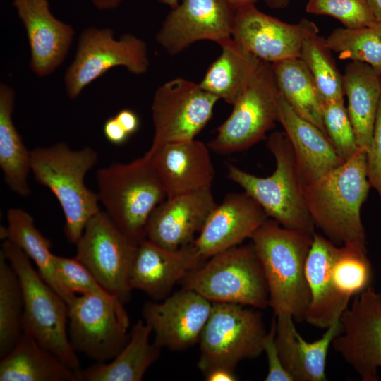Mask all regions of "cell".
<instances>
[{
  "label": "cell",
  "instance_id": "obj_31",
  "mask_svg": "<svg viewBox=\"0 0 381 381\" xmlns=\"http://www.w3.org/2000/svg\"><path fill=\"white\" fill-rule=\"evenodd\" d=\"M15 104L13 89L0 84V167L10 189L21 197L30 195L28 179L30 151L23 143L12 119Z\"/></svg>",
  "mask_w": 381,
  "mask_h": 381
},
{
  "label": "cell",
  "instance_id": "obj_35",
  "mask_svg": "<svg viewBox=\"0 0 381 381\" xmlns=\"http://www.w3.org/2000/svg\"><path fill=\"white\" fill-rule=\"evenodd\" d=\"M325 42L318 34L303 43L301 59L310 71L322 102L344 99L342 75Z\"/></svg>",
  "mask_w": 381,
  "mask_h": 381
},
{
  "label": "cell",
  "instance_id": "obj_39",
  "mask_svg": "<svg viewBox=\"0 0 381 381\" xmlns=\"http://www.w3.org/2000/svg\"><path fill=\"white\" fill-rule=\"evenodd\" d=\"M54 265L58 279L68 292L118 298L108 293L75 257L70 258L55 255Z\"/></svg>",
  "mask_w": 381,
  "mask_h": 381
},
{
  "label": "cell",
  "instance_id": "obj_47",
  "mask_svg": "<svg viewBox=\"0 0 381 381\" xmlns=\"http://www.w3.org/2000/svg\"><path fill=\"white\" fill-rule=\"evenodd\" d=\"M235 9L250 5L255 4L257 0H226Z\"/></svg>",
  "mask_w": 381,
  "mask_h": 381
},
{
  "label": "cell",
  "instance_id": "obj_27",
  "mask_svg": "<svg viewBox=\"0 0 381 381\" xmlns=\"http://www.w3.org/2000/svg\"><path fill=\"white\" fill-rule=\"evenodd\" d=\"M151 327L139 320L126 344L109 362L95 363L78 373V381H140L159 358L160 348L150 343Z\"/></svg>",
  "mask_w": 381,
  "mask_h": 381
},
{
  "label": "cell",
  "instance_id": "obj_48",
  "mask_svg": "<svg viewBox=\"0 0 381 381\" xmlns=\"http://www.w3.org/2000/svg\"><path fill=\"white\" fill-rule=\"evenodd\" d=\"M266 4L272 8H285L289 0H265Z\"/></svg>",
  "mask_w": 381,
  "mask_h": 381
},
{
  "label": "cell",
  "instance_id": "obj_13",
  "mask_svg": "<svg viewBox=\"0 0 381 381\" xmlns=\"http://www.w3.org/2000/svg\"><path fill=\"white\" fill-rule=\"evenodd\" d=\"M75 245V258L108 293L126 303L131 291L129 272L138 245L101 210L88 221Z\"/></svg>",
  "mask_w": 381,
  "mask_h": 381
},
{
  "label": "cell",
  "instance_id": "obj_24",
  "mask_svg": "<svg viewBox=\"0 0 381 381\" xmlns=\"http://www.w3.org/2000/svg\"><path fill=\"white\" fill-rule=\"evenodd\" d=\"M277 121L291 145L303 184L322 178L344 162L328 136L298 115L280 92Z\"/></svg>",
  "mask_w": 381,
  "mask_h": 381
},
{
  "label": "cell",
  "instance_id": "obj_42",
  "mask_svg": "<svg viewBox=\"0 0 381 381\" xmlns=\"http://www.w3.org/2000/svg\"><path fill=\"white\" fill-rule=\"evenodd\" d=\"M103 133L105 138L109 143L116 145L123 144L130 136L115 116L109 118L105 121L103 126Z\"/></svg>",
  "mask_w": 381,
  "mask_h": 381
},
{
  "label": "cell",
  "instance_id": "obj_20",
  "mask_svg": "<svg viewBox=\"0 0 381 381\" xmlns=\"http://www.w3.org/2000/svg\"><path fill=\"white\" fill-rule=\"evenodd\" d=\"M13 5L27 34L31 71L40 78L51 75L68 54L73 27L52 14L48 0H13Z\"/></svg>",
  "mask_w": 381,
  "mask_h": 381
},
{
  "label": "cell",
  "instance_id": "obj_49",
  "mask_svg": "<svg viewBox=\"0 0 381 381\" xmlns=\"http://www.w3.org/2000/svg\"><path fill=\"white\" fill-rule=\"evenodd\" d=\"M159 2L169 6L171 9L176 8L179 4V0H157Z\"/></svg>",
  "mask_w": 381,
  "mask_h": 381
},
{
  "label": "cell",
  "instance_id": "obj_30",
  "mask_svg": "<svg viewBox=\"0 0 381 381\" xmlns=\"http://www.w3.org/2000/svg\"><path fill=\"white\" fill-rule=\"evenodd\" d=\"M1 238L8 240L21 249L35 264L43 279L67 303L75 294L68 292L58 279L51 241L36 227L32 217L25 210L13 207L7 212V226L1 229Z\"/></svg>",
  "mask_w": 381,
  "mask_h": 381
},
{
  "label": "cell",
  "instance_id": "obj_45",
  "mask_svg": "<svg viewBox=\"0 0 381 381\" xmlns=\"http://www.w3.org/2000/svg\"><path fill=\"white\" fill-rule=\"evenodd\" d=\"M99 10L110 11L116 8L123 0H90Z\"/></svg>",
  "mask_w": 381,
  "mask_h": 381
},
{
  "label": "cell",
  "instance_id": "obj_5",
  "mask_svg": "<svg viewBox=\"0 0 381 381\" xmlns=\"http://www.w3.org/2000/svg\"><path fill=\"white\" fill-rule=\"evenodd\" d=\"M267 145L276 167L267 177H260L228 164V178L241 187L264 210L268 217L282 226L315 233V224L307 209L291 145L285 132H274Z\"/></svg>",
  "mask_w": 381,
  "mask_h": 381
},
{
  "label": "cell",
  "instance_id": "obj_17",
  "mask_svg": "<svg viewBox=\"0 0 381 381\" xmlns=\"http://www.w3.org/2000/svg\"><path fill=\"white\" fill-rule=\"evenodd\" d=\"M212 303L197 292L183 288L161 302L143 306V320L155 335L159 348L183 350L200 340Z\"/></svg>",
  "mask_w": 381,
  "mask_h": 381
},
{
  "label": "cell",
  "instance_id": "obj_41",
  "mask_svg": "<svg viewBox=\"0 0 381 381\" xmlns=\"http://www.w3.org/2000/svg\"><path fill=\"white\" fill-rule=\"evenodd\" d=\"M276 318H273L270 329L263 341V351L267 360L268 370L266 381H294L284 368L276 344Z\"/></svg>",
  "mask_w": 381,
  "mask_h": 381
},
{
  "label": "cell",
  "instance_id": "obj_8",
  "mask_svg": "<svg viewBox=\"0 0 381 381\" xmlns=\"http://www.w3.org/2000/svg\"><path fill=\"white\" fill-rule=\"evenodd\" d=\"M267 332L260 312L236 303H212L199 340L198 368L203 374L215 367L234 370L240 361L260 356Z\"/></svg>",
  "mask_w": 381,
  "mask_h": 381
},
{
  "label": "cell",
  "instance_id": "obj_12",
  "mask_svg": "<svg viewBox=\"0 0 381 381\" xmlns=\"http://www.w3.org/2000/svg\"><path fill=\"white\" fill-rule=\"evenodd\" d=\"M219 99L202 90L199 83L183 78L162 84L153 97L154 137L146 153L167 143L195 139L211 119Z\"/></svg>",
  "mask_w": 381,
  "mask_h": 381
},
{
  "label": "cell",
  "instance_id": "obj_11",
  "mask_svg": "<svg viewBox=\"0 0 381 381\" xmlns=\"http://www.w3.org/2000/svg\"><path fill=\"white\" fill-rule=\"evenodd\" d=\"M119 298L87 294L68 305V334L77 353L95 363L109 362L128 341L130 322Z\"/></svg>",
  "mask_w": 381,
  "mask_h": 381
},
{
  "label": "cell",
  "instance_id": "obj_7",
  "mask_svg": "<svg viewBox=\"0 0 381 381\" xmlns=\"http://www.w3.org/2000/svg\"><path fill=\"white\" fill-rule=\"evenodd\" d=\"M212 303H229L255 308L269 306L263 270L252 243L218 253L181 280Z\"/></svg>",
  "mask_w": 381,
  "mask_h": 381
},
{
  "label": "cell",
  "instance_id": "obj_44",
  "mask_svg": "<svg viewBox=\"0 0 381 381\" xmlns=\"http://www.w3.org/2000/svg\"><path fill=\"white\" fill-rule=\"evenodd\" d=\"M207 381H234L238 377L234 370L226 367H215L204 373Z\"/></svg>",
  "mask_w": 381,
  "mask_h": 381
},
{
  "label": "cell",
  "instance_id": "obj_26",
  "mask_svg": "<svg viewBox=\"0 0 381 381\" xmlns=\"http://www.w3.org/2000/svg\"><path fill=\"white\" fill-rule=\"evenodd\" d=\"M342 83L358 145L367 151L381 97V75L365 63L351 61L345 68Z\"/></svg>",
  "mask_w": 381,
  "mask_h": 381
},
{
  "label": "cell",
  "instance_id": "obj_25",
  "mask_svg": "<svg viewBox=\"0 0 381 381\" xmlns=\"http://www.w3.org/2000/svg\"><path fill=\"white\" fill-rule=\"evenodd\" d=\"M276 318V344L286 370L294 381L327 380L325 368L329 349L341 329L340 319L327 328L319 339L308 342L298 332L291 315Z\"/></svg>",
  "mask_w": 381,
  "mask_h": 381
},
{
  "label": "cell",
  "instance_id": "obj_14",
  "mask_svg": "<svg viewBox=\"0 0 381 381\" xmlns=\"http://www.w3.org/2000/svg\"><path fill=\"white\" fill-rule=\"evenodd\" d=\"M332 343L362 381H379L381 368V293L372 286L355 296L340 317Z\"/></svg>",
  "mask_w": 381,
  "mask_h": 381
},
{
  "label": "cell",
  "instance_id": "obj_9",
  "mask_svg": "<svg viewBox=\"0 0 381 381\" xmlns=\"http://www.w3.org/2000/svg\"><path fill=\"white\" fill-rule=\"evenodd\" d=\"M117 66L135 75L145 73L149 68L146 43L130 33L116 39L109 28L83 30L75 57L64 75L68 97L76 99L87 85Z\"/></svg>",
  "mask_w": 381,
  "mask_h": 381
},
{
  "label": "cell",
  "instance_id": "obj_46",
  "mask_svg": "<svg viewBox=\"0 0 381 381\" xmlns=\"http://www.w3.org/2000/svg\"><path fill=\"white\" fill-rule=\"evenodd\" d=\"M376 21L381 22V0H367Z\"/></svg>",
  "mask_w": 381,
  "mask_h": 381
},
{
  "label": "cell",
  "instance_id": "obj_19",
  "mask_svg": "<svg viewBox=\"0 0 381 381\" xmlns=\"http://www.w3.org/2000/svg\"><path fill=\"white\" fill-rule=\"evenodd\" d=\"M202 261L193 242L169 249L146 238L137 246L129 272V287L145 292L154 301H162L176 283Z\"/></svg>",
  "mask_w": 381,
  "mask_h": 381
},
{
  "label": "cell",
  "instance_id": "obj_22",
  "mask_svg": "<svg viewBox=\"0 0 381 381\" xmlns=\"http://www.w3.org/2000/svg\"><path fill=\"white\" fill-rule=\"evenodd\" d=\"M216 205L212 189L166 198L149 217L146 238L169 249L188 245Z\"/></svg>",
  "mask_w": 381,
  "mask_h": 381
},
{
  "label": "cell",
  "instance_id": "obj_29",
  "mask_svg": "<svg viewBox=\"0 0 381 381\" xmlns=\"http://www.w3.org/2000/svg\"><path fill=\"white\" fill-rule=\"evenodd\" d=\"M220 46V55L210 64L199 85L233 105L247 87L262 61L232 37Z\"/></svg>",
  "mask_w": 381,
  "mask_h": 381
},
{
  "label": "cell",
  "instance_id": "obj_15",
  "mask_svg": "<svg viewBox=\"0 0 381 381\" xmlns=\"http://www.w3.org/2000/svg\"><path fill=\"white\" fill-rule=\"evenodd\" d=\"M318 31L308 19L285 23L250 4L236 9L232 38L260 60L272 64L301 57L304 42Z\"/></svg>",
  "mask_w": 381,
  "mask_h": 381
},
{
  "label": "cell",
  "instance_id": "obj_37",
  "mask_svg": "<svg viewBox=\"0 0 381 381\" xmlns=\"http://www.w3.org/2000/svg\"><path fill=\"white\" fill-rule=\"evenodd\" d=\"M322 119L328 138L344 162L360 149L344 99L323 103Z\"/></svg>",
  "mask_w": 381,
  "mask_h": 381
},
{
  "label": "cell",
  "instance_id": "obj_33",
  "mask_svg": "<svg viewBox=\"0 0 381 381\" xmlns=\"http://www.w3.org/2000/svg\"><path fill=\"white\" fill-rule=\"evenodd\" d=\"M24 301L21 285L15 270L0 252V358L16 345L23 332Z\"/></svg>",
  "mask_w": 381,
  "mask_h": 381
},
{
  "label": "cell",
  "instance_id": "obj_18",
  "mask_svg": "<svg viewBox=\"0 0 381 381\" xmlns=\"http://www.w3.org/2000/svg\"><path fill=\"white\" fill-rule=\"evenodd\" d=\"M268 218L246 192L229 193L211 212L193 245L204 261L250 238Z\"/></svg>",
  "mask_w": 381,
  "mask_h": 381
},
{
  "label": "cell",
  "instance_id": "obj_28",
  "mask_svg": "<svg viewBox=\"0 0 381 381\" xmlns=\"http://www.w3.org/2000/svg\"><path fill=\"white\" fill-rule=\"evenodd\" d=\"M0 381H78V374L23 332L0 361Z\"/></svg>",
  "mask_w": 381,
  "mask_h": 381
},
{
  "label": "cell",
  "instance_id": "obj_21",
  "mask_svg": "<svg viewBox=\"0 0 381 381\" xmlns=\"http://www.w3.org/2000/svg\"><path fill=\"white\" fill-rule=\"evenodd\" d=\"M209 147L195 139L164 144L144 155L158 176L167 198L212 189L214 169Z\"/></svg>",
  "mask_w": 381,
  "mask_h": 381
},
{
  "label": "cell",
  "instance_id": "obj_4",
  "mask_svg": "<svg viewBox=\"0 0 381 381\" xmlns=\"http://www.w3.org/2000/svg\"><path fill=\"white\" fill-rule=\"evenodd\" d=\"M99 202L113 223L133 243L146 239V226L167 195L149 158L114 162L97 172Z\"/></svg>",
  "mask_w": 381,
  "mask_h": 381
},
{
  "label": "cell",
  "instance_id": "obj_3",
  "mask_svg": "<svg viewBox=\"0 0 381 381\" xmlns=\"http://www.w3.org/2000/svg\"><path fill=\"white\" fill-rule=\"evenodd\" d=\"M97 161L98 154L92 147L76 150L64 142L30 151V170L35 181L56 198L65 218L64 234L73 244L80 239L88 221L100 211L97 193L84 181Z\"/></svg>",
  "mask_w": 381,
  "mask_h": 381
},
{
  "label": "cell",
  "instance_id": "obj_1",
  "mask_svg": "<svg viewBox=\"0 0 381 381\" xmlns=\"http://www.w3.org/2000/svg\"><path fill=\"white\" fill-rule=\"evenodd\" d=\"M370 187L362 148L322 178L302 185L307 209L325 236L337 246L365 249L361 211Z\"/></svg>",
  "mask_w": 381,
  "mask_h": 381
},
{
  "label": "cell",
  "instance_id": "obj_16",
  "mask_svg": "<svg viewBox=\"0 0 381 381\" xmlns=\"http://www.w3.org/2000/svg\"><path fill=\"white\" fill-rule=\"evenodd\" d=\"M235 11L226 0H183L168 14L155 39L171 55L200 40L220 45L232 37Z\"/></svg>",
  "mask_w": 381,
  "mask_h": 381
},
{
  "label": "cell",
  "instance_id": "obj_10",
  "mask_svg": "<svg viewBox=\"0 0 381 381\" xmlns=\"http://www.w3.org/2000/svg\"><path fill=\"white\" fill-rule=\"evenodd\" d=\"M279 96L272 64L262 61L208 147L216 153L231 154L265 139L277 121Z\"/></svg>",
  "mask_w": 381,
  "mask_h": 381
},
{
  "label": "cell",
  "instance_id": "obj_34",
  "mask_svg": "<svg viewBox=\"0 0 381 381\" xmlns=\"http://www.w3.org/2000/svg\"><path fill=\"white\" fill-rule=\"evenodd\" d=\"M325 42L341 59L365 63L381 75V22L358 28H337Z\"/></svg>",
  "mask_w": 381,
  "mask_h": 381
},
{
  "label": "cell",
  "instance_id": "obj_43",
  "mask_svg": "<svg viewBox=\"0 0 381 381\" xmlns=\"http://www.w3.org/2000/svg\"><path fill=\"white\" fill-rule=\"evenodd\" d=\"M115 117L129 135L135 133L139 128V118L131 109H121L115 115Z\"/></svg>",
  "mask_w": 381,
  "mask_h": 381
},
{
  "label": "cell",
  "instance_id": "obj_38",
  "mask_svg": "<svg viewBox=\"0 0 381 381\" xmlns=\"http://www.w3.org/2000/svg\"><path fill=\"white\" fill-rule=\"evenodd\" d=\"M306 11L334 17L347 28H362L376 22L367 0H308Z\"/></svg>",
  "mask_w": 381,
  "mask_h": 381
},
{
  "label": "cell",
  "instance_id": "obj_36",
  "mask_svg": "<svg viewBox=\"0 0 381 381\" xmlns=\"http://www.w3.org/2000/svg\"><path fill=\"white\" fill-rule=\"evenodd\" d=\"M332 278L337 289L352 297L368 287L373 278L367 249L354 246H340L332 267Z\"/></svg>",
  "mask_w": 381,
  "mask_h": 381
},
{
  "label": "cell",
  "instance_id": "obj_32",
  "mask_svg": "<svg viewBox=\"0 0 381 381\" xmlns=\"http://www.w3.org/2000/svg\"><path fill=\"white\" fill-rule=\"evenodd\" d=\"M271 64L280 94L298 115L327 135L322 119L323 102L303 60L291 58Z\"/></svg>",
  "mask_w": 381,
  "mask_h": 381
},
{
  "label": "cell",
  "instance_id": "obj_6",
  "mask_svg": "<svg viewBox=\"0 0 381 381\" xmlns=\"http://www.w3.org/2000/svg\"><path fill=\"white\" fill-rule=\"evenodd\" d=\"M1 250L21 285L24 301L23 332L32 336L78 374L81 368L68 338L67 303L43 279L21 249L4 240Z\"/></svg>",
  "mask_w": 381,
  "mask_h": 381
},
{
  "label": "cell",
  "instance_id": "obj_23",
  "mask_svg": "<svg viewBox=\"0 0 381 381\" xmlns=\"http://www.w3.org/2000/svg\"><path fill=\"white\" fill-rule=\"evenodd\" d=\"M339 248L325 236L313 234L306 262L310 300L305 321L318 328L327 329L339 320L351 299L337 289L332 278Z\"/></svg>",
  "mask_w": 381,
  "mask_h": 381
},
{
  "label": "cell",
  "instance_id": "obj_2",
  "mask_svg": "<svg viewBox=\"0 0 381 381\" xmlns=\"http://www.w3.org/2000/svg\"><path fill=\"white\" fill-rule=\"evenodd\" d=\"M313 235L285 228L267 219L250 239L260 262L274 315H291L303 322L310 295L306 262Z\"/></svg>",
  "mask_w": 381,
  "mask_h": 381
},
{
  "label": "cell",
  "instance_id": "obj_40",
  "mask_svg": "<svg viewBox=\"0 0 381 381\" xmlns=\"http://www.w3.org/2000/svg\"><path fill=\"white\" fill-rule=\"evenodd\" d=\"M368 178L381 200V97L374 125L372 141L366 151Z\"/></svg>",
  "mask_w": 381,
  "mask_h": 381
}]
</instances>
